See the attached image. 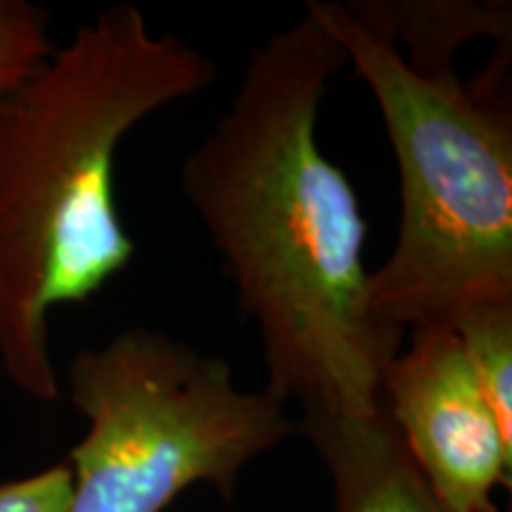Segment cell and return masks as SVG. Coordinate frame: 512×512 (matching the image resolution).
<instances>
[{
    "label": "cell",
    "instance_id": "cell-2",
    "mask_svg": "<svg viewBox=\"0 0 512 512\" xmlns=\"http://www.w3.org/2000/svg\"><path fill=\"white\" fill-rule=\"evenodd\" d=\"M214 81L211 57L117 3L0 100V368L22 394L60 399L50 313L136 256L114 195L121 143Z\"/></svg>",
    "mask_w": 512,
    "mask_h": 512
},
{
    "label": "cell",
    "instance_id": "cell-5",
    "mask_svg": "<svg viewBox=\"0 0 512 512\" xmlns=\"http://www.w3.org/2000/svg\"><path fill=\"white\" fill-rule=\"evenodd\" d=\"M382 408L448 512H498L512 439L498 425L451 328L411 330L382 375Z\"/></svg>",
    "mask_w": 512,
    "mask_h": 512
},
{
    "label": "cell",
    "instance_id": "cell-1",
    "mask_svg": "<svg viewBox=\"0 0 512 512\" xmlns=\"http://www.w3.org/2000/svg\"><path fill=\"white\" fill-rule=\"evenodd\" d=\"M342 67V48L306 12L268 36L185 157L181 190L259 332L266 392L302 415L363 418L382 408V375L406 335L370 309L366 219L318 143L320 105Z\"/></svg>",
    "mask_w": 512,
    "mask_h": 512
},
{
    "label": "cell",
    "instance_id": "cell-3",
    "mask_svg": "<svg viewBox=\"0 0 512 512\" xmlns=\"http://www.w3.org/2000/svg\"><path fill=\"white\" fill-rule=\"evenodd\" d=\"M316 19L377 102L401 185L394 249L370 271V309L401 335L453 328L512 302V110L508 60L475 81L420 74L337 0Z\"/></svg>",
    "mask_w": 512,
    "mask_h": 512
},
{
    "label": "cell",
    "instance_id": "cell-7",
    "mask_svg": "<svg viewBox=\"0 0 512 512\" xmlns=\"http://www.w3.org/2000/svg\"><path fill=\"white\" fill-rule=\"evenodd\" d=\"M358 24L375 36L406 46L399 53L420 74L453 69V55L463 43L486 36L510 46L512 12L508 3H467V0H366L342 3Z\"/></svg>",
    "mask_w": 512,
    "mask_h": 512
},
{
    "label": "cell",
    "instance_id": "cell-10",
    "mask_svg": "<svg viewBox=\"0 0 512 512\" xmlns=\"http://www.w3.org/2000/svg\"><path fill=\"white\" fill-rule=\"evenodd\" d=\"M69 498L72 470L67 463L0 484V512H67Z\"/></svg>",
    "mask_w": 512,
    "mask_h": 512
},
{
    "label": "cell",
    "instance_id": "cell-6",
    "mask_svg": "<svg viewBox=\"0 0 512 512\" xmlns=\"http://www.w3.org/2000/svg\"><path fill=\"white\" fill-rule=\"evenodd\" d=\"M332 484L335 512H448L408 456L384 408L349 415H302Z\"/></svg>",
    "mask_w": 512,
    "mask_h": 512
},
{
    "label": "cell",
    "instance_id": "cell-4",
    "mask_svg": "<svg viewBox=\"0 0 512 512\" xmlns=\"http://www.w3.org/2000/svg\"><path fill=\"white\" fill-rule=\"evenodd\" d=\"M67 387L88 422L67 463V512H164L200 484L230 501L245 467L297 432L285 403L162 330L76 351Z\"/></svg>",
    "mask_w": 512,
    "mask_h": 512
},
{
    "label": "cell",
    "instance_id": "cell-9",
    "mask_svg": "<svg viewBox=\"0 0 512 512\" xmlns=\"http://www.w3.org/2000/svg\"><path fill=\"white\" fill-rule=\"evenodd\" d=\"M50 12L27 0H0V100L53 53Z\"/></svg>",
    "mask_w": 512,
    "mask_h": 512
},
{
    "label": "cell",
    "instance_id": "cell-8",
    "mask_svg": "<svg viewBox=\"0 0 512 512\" xmlns=\"http://www.w3.org/2000/svg\"><path fill=\"white\" fill-rule=\"evenodd\" d=\"M479 387L512 439V302L470 311L453 325Z\"/></svg>",
    "mask_w": 512,
    "mask_h": 512
}]
</instances>
